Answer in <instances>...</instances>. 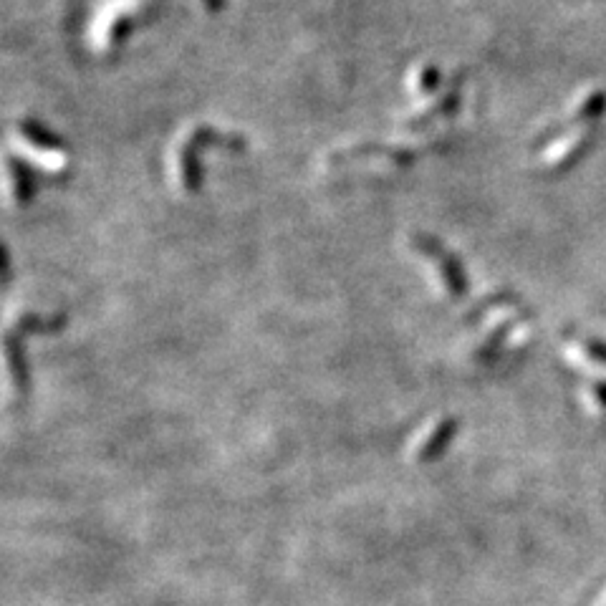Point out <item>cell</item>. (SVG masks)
Listing matches in <instances>:
<instances>
[{
	"mask_svg": "<svg viewBox=\"0 0 606 606\" xmlns=\"http://www.w3.org/2000/svg\"><path fill=\"white\" fill-rule=\"evenodd\" d=\"M200 3L208 8L210 13H218V11H223V8H225V0H200Z\"/></svg>",
	"mask_w": 606,
	"mask_h": 606,
	"instance_id": "10",
	"label": "cell"
},
{
	"mask_svg": "<svg viewBox=\"0 0 606 606\" xmlns=\"http://www.w3.org/2000/svg\"><path fill=\"white\" fill-rule=\"evenodd\" d=\"M18 132L26 137L28 144H33L36 149H43V152H61L64 149V139L56 137L54 132H48L43 124H36L33 119H23L18 124Z\"/></svg>",
	"mask_w": 606,
	"mask_h": 606,
	"instance_id": "7",
	"label": "cell"
},
{
	"mask_svg": "<svg viewBox=\"0 0 606 606\" xmlns=\"http://www.w3.org/2000/svg\"><path fill=\"white\" fill-rule=\"evenodd\" d=\"M455 435H458V420H455V417H442V420L422 437L420 445H417V460H420V463H435L437 458H442V455L450 450Z\"/></svg>",
	"mask_w": 606,
	"mask_h": 606,
	"instance_id": "4",
	"label": "cell"
},
{
	"mask_svg": "<svg viewBox=\"0 0 606 606\" xmlns=\"http://www.w3.org/2000/svg\"><path fill=\"white\" fill-rule=\"evenodd\" d=\"M3 177H6L8 192H11L13 200H16L18 205H26V202L33 197V190H36V185H33V175L28 172V167L21 165L16 157L6 155L3 157Z\"/></svg>",
	"mask_w": 606,
	"mask_h": 606,
	"instance_id": "5",
	"label": "cell"
},
{
	"mask_svg": "<svg viewBox=\"0 0 606 606\" xmlns=\"http://www.w3.org/2000/svg\"><path fill=\"white\" fill-rule=\"evenodd\" d=\"M66 326V316H38V314H23L16 319V331L21 336H41V334H56Z\"/></svg>",
	"mask_w": 606,
	"mask_h": 606,
	"instance_id": "6",
	"label": "cell"
},
{
	"mask_svg": "<svg viewBox=\"0 0 606 606\" xmlns=\"http://www.w3.org/2000/svg\"><path fill=\"white\" fill-rule=\"evenodd\" d=\"M584 349L589 351V357H591V359H596V362L604 364V367H606V344H604V341L589 339V341H586V344H584Z\"/></svg>",
	"mask_w": 606,
	"mask_h": 606,
	"instance_id": "8",
	"label": "cell"
},
{
	"mask_svg": "<svg viewBox=\"0 0 606 606\" xmlns=\"http://www.w3.org/2000/svg\"><path fill=\"white\" fill-rule=\"evenodd\" d=\"M596 392H599L601 407H606V382H596Z\"/></svg>",
	"mask_w": 606,
	"mask_h": 606,
	"instance_id": "11",
	"label": "cell"
},
{
	"mask_svg": "<svg viewBox=\"0 0 606 606\" xmlns=\"http://www.w3.org/2000/svg\"><path fill=\"white\" fill-rule=\"evenodd\" d=\"M208 147H220V149H233L240 152L245 149V139L238 134L220 132V129L208 127V124H200V127H192L185 137L180 139L175 149V175L177 182L185 192H197L202 187V152Z\"/></svg>",
	"mask_w": 606,
	"mask_h": 606,
	"instance_id": "1",
	"label": "cell"
},
{
	"mask_svg": "<svg viewBox=\"0 0 606 606\" xmlns=\"http://www.w3.org/2000/svg\"><path fill=\"white\" fill-rule=\"evenodd\" d=\"M412 248L435 263L437 273H440L442 283L452 298H463L468 293V273H465L463 263L452 256L450 250L442 248L432 235H412Z\"/></svg>",
	"mask_w": 606,
	"mask_h": 606,
	"instance_id": "2",
	"label": "cell"
},
{
	"mask_svg": "<svg viewBox=\"0 0 606 606\" xmlns=\"http://www.w3.org/2000/svg\"><path fill=\"white\" fill-rule=\"evenodd\" d=\"M0 357H3V364H6V374L13 394L23 399L28 394V389H31V369H28L23 336L16 329L0 334Z\"/></svg>",
	"mask_w": 606,
	"mask_h": 606,
	"instance_id": "3",
	"label": "cell"
},
{
	"mask_svg": "<svg viewBox=\"0 0 606 606\" xmlns=\"http://www.w3.org/2000/svg\"><path fill=\"white\" fill-rule=\"evenodd\" d=\"M11 281V258H8V250L0 245V286H6Z\"/></svg>",
	"mask_w": 606,
	"mask_h": 606,
	"instance_id": "9",
	"label": "cell"
}]
</instances>
